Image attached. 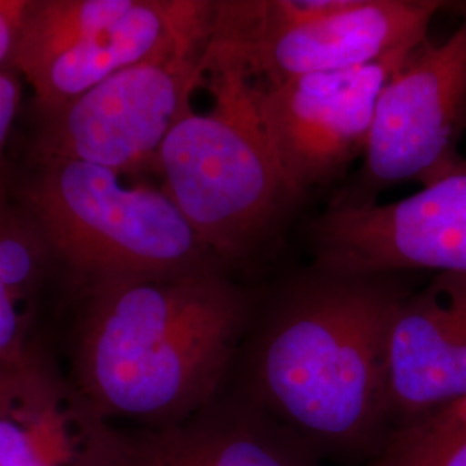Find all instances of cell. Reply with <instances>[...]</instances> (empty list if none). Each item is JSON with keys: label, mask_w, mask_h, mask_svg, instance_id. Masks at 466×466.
I'll return each instance as SVG.
<instances>
[{"label": "cell", "mask_w": 466, "mask_h": 466, "mask_svg": "<svg viewBox=\"0 0 466 466\" xmlns=\"http://www.w3.org/2000/svg\"><path fill=\"white\" fill-rule=\"evenodd\" d=\"M76 298L75 394L96 418L147 429L184 421L217 400L256 315L221 267L117 279Z\"/></svg>", "instance_id": "cell-1"}, {"label": "cell", "mask_w": 466, "mask_h": 466, "mask_svg": "<svg viewBox=\"0 0 466 466\" xmlns=\"http://www.w3.org/2000/svg\"><path fill=\"white\" fill-rule=\"evenodd\" d=\"M406 294L394 275L319 269L252 319L228 389L321 460H375L392 433L387 337Z\"/></svg>", "instance_id": "cell-2"}, {"label": "cell", "mask_w": 466, "mask_h": 466, "mask_svg": "<svg viewBox=\"0 0 466 466\" xmlns=\"http://www.w3.org/2000/svg\"><path fill=\"white\" fill-rule=\"evenodd\" d=\"M206 111L192 107L157 152L154 173L190 227L225 265L261 246L296 202L261 116L259 86L230 57L206 49Z\"/></svg>", "instance_id": "cell-3"}, {"label": "cell", "mask_w": 466, "mask_h": 466, "mask_svg": "<svg viewBox=\"0 0 466 466\" xmlns=\"http://www.w3.org/2000/svg\"><path fill=\"white\" fill-rule=\"evenodd\" d=\"M125 177L84 161L30 156L26 173L9 187L75 296L117 279L227 267L161 187Z\"/></svg>", "instance_id": "cell-4"}, {"label": "cell", "mask_w": 466, "mask_h": 466, "mask_svg": "<svg viewBox=\"0 0 466 466\" xmlns=\"http://www.w3.org/2000/svg\"><path fill=\"white\" fill-rule=\"evenodd\" d=\"M206 50L142 63L56 107L35 106L30 156L84 161L123 175L152 169L204 84Z\"/></svg>", "instance_id": "cell-5"}, {"label": "cell", "mask_w": 466, "mask_h": 466, "mask_svg": "<svg viewBox=\"0 0 466 466\" xmlns=\"http://www.w3.org/2000/svg\"><path fill=\"white\" fill-rule=\"evenodd\" d=\"M311 237L318 269L329 273H466V157L404 199L335 198Z\"/></svg>", "instance_id": "cell-6"}, {"label": "cell", "mask_w": 466, "mask_h": 466, "mask_svg": "<svg viewBox=\"0 0 466 466\" xmlns=\"http://www.w3.org/2000/svg\"><path fill=\"white\" fill-rule=\"evenodd\" d=\"M466 132V9L439 46L427 42L385 85L365 152L361 187L339 198L375 200L400 182L431 184L461 156Z\"/></svg>", "instance_id": "cell-7"}, {"label": "cell", "mask_w": 466, "mask_h": 466, "mask_svg": "<svg viewBox=\"0 0 466 466\" xmlns=\"http://www.w3.org/2000/svg\"><path fill=\"white\" fill-rule=\"evenodd\" d=\"M418 49L398 50L367 66L258 84L261 123L294 200L365 156L379 97Z\"/></svg>", "instance_id": "cell-8"}, {"label": "cell", "mask_w": 466, "mask_h": 466, "mask_svg": "<svg viewBox=\"0 0 466 466\" xmlns=\"http://www.w3.org/2000/svg\"><path fill=\"white\" fill-rule=\"evenodd\" d=\"M75 466H325L252 400L225 387L184 421L119 431L85 411Z\"/></svg>", "instance_id": "cell-9"}, {"label": "cell", "mask_w": 466, "mask_h": 466, "mask_svg": "<svg viewBox=\"0 0 466 466\" xmlns=\"http://www.w3.org/2000/svg\"><path fill=\"white\" fill-rule=\"evenodd\" d=\"M442 2L350 0L311 23L248 44L209 40V49L230 57L263 86L300 76L367 66L404 49L425 46Z\"/></svg>", "instance_id": "cell-10"}, {"label": "cell", "mask_w": 466, "mask_h": 466, "mask_svg": "<svg viewBox=\"0 0 466 466\" xmlns=\"http://www.w3.org/2000/svg\"><path fill=\"white\" fill-rule=\"evenodd\" d=\"M215 2L125 0L115 15L19 75L36 107H56L128 67L208 49Z\"/></svg>", "instance_id": "cell-11"}, {"label": "cell", "mask_w": 466, "mask_h": 466, "mask_svg": "<svg viewBox=\"0 0 466 466\" xmlns=\"http://www.w3.org/2000/svg\"><path fill=\"white\" fill-rule=\"evenodd\" d=\"M392 432L466 396V273H435L408 292L387 337Z\"/></svg>", "instance_id": "cell-12"}, {"label": "cell", "mask_w": 466, "mask_h": 466, "mask_svg": "<svg viewBox=\"0 0 466 466\" xmlns=\"http://www.w3.org/2000/svg\"><path fill=\"white\" fill-rule=\"evenodd\" d=\"M56 273L59 267L44 233L9 187L0 190V365H40L32 348L35 306Z\"/></svg>", "instance_id": "cell-13"}, {"label": "cell", "mask_w": 466, "mask_h": 466, "mask_svg": "<svg viewBox=\"0 0 466 466\" xmlns=\"http://www.w3.org/2000/svg\"><path fill=\"white\" fill-rule=\"evenodd\" d=\"M84 406L46 370L0 415V466H75Z\"/></svg>", "instance_id": "cell-14"}, {"label": "cell", "mask_w": 466, "mask_h": 466, "mask_svg": "<svg viewBox=\"0 0 466 466\" xmlns=\"http://www.w3.org/2000/svg\"><path fill=\"white\" fill-rule=\"evenodd\" d=\"M370 466H466V433L421 450H383Z\"/></svg>", "instance_id": "cell-15"}, {"label": "cell", "mask_w": 466, "mask_h": 466, "mask_svg": "<svg viewBox=\"0 0 466 466\" xmlns=\"http://www.w3.org/2000/svg\"><path fill=\"white\" fill-rule=\"evenodd\" d=\"M19 76L15 67H0V190L9 187L7 146L23 99V82Z\"/></svg>", "instance_id": "cell-16"}, {"label": "cell", "mask_w": 466, "mask_h": 466, "mask_svg": "<svg viewBox=\"0 0 466 466\" xmlns=\"http://www.w3.org/2000/svg\"><path fill=\"white\" fill-rule=\"evenodd\" d=\"M46 368L40 365L30 368L0 365V415L11 410L40 379Z\"/></svg>", "instance_id": "cell-17"}, {"label": "cell", "mask_w": 466, "mask_h": 466, "mask_svg": "<svg viewBox=\"0 0 466 466\" xmlns=\"http://www.w3.org/2000/svg\"><path fill=\"white\" fill-rule=\"evenodd\" d=\"M28 0H0V67H11Z\"/></svg>", "instance_id": "cell-18"}]
</instances>
